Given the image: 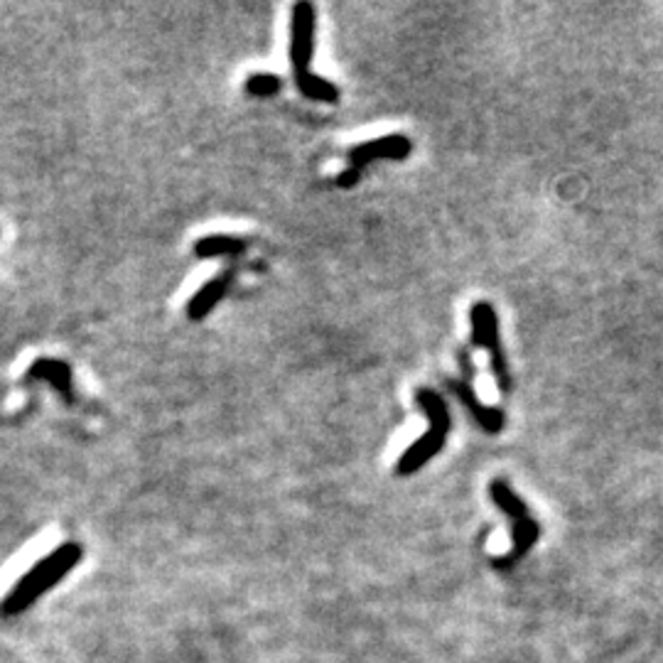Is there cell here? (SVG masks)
<instances>
[{"label":"cell","instance_id":"cell-2","mask_svg":"<svg viewBox=\"0 0 663 663\" xmlns=\"http://www.w3.org/2000/svg\"><path fill=\"white\" fill-rule=\"evenodd\" d=\"M82 556H84V548L79 543L58 546L50 556L38 560V563L15 582V588L10 590L3 604H0V610H3V614L25 612L32 602L42 598L44 592L70 576V570L82 560Z\"/></svg>","mask_w":663,"mask_h":663},{"label":"cell","instance_id":"cell-9","mask_svg":"<svg viewBox=\"0 0 663 663\" xmlns=\"http://www.w3.org/2000/svg\"><path fill=\"white\" fill-rule=\"evenodd\" d=\"M28 376L48 381V384L52 389H58L64 398L72 396V369L70 364L62 362V359H50V356L38 359V362L30 366Z\"/></svg>","mask_w":663,"mask_h":663},{"label":"cell","instance_id":"cell-5","mask_svg":"<svg viewBox=\"0 0 663 663\" xmlns=\"http://www.w3.org/2000/svg\"><path fill=\"white\" fill-rule=\"evenodd\" d=\"M469 324H472V344L481 346V350L487 352L494 381H497L501 393H509L514 384H511V371H509L507 354H504V346H501L497 310H494L485 300L475 302L469 310Z\"/></svg>","mask_w":663,"mask_h":663},{"label":"cell","instance_id":"cell-3","mask_svg":"<svg viewBox=\"0 0 663 663\" xmlns=\"http://www.w3.org/2000/svg\"><path fill=\"white\" fill-rule=\"evenodd\" d=\"M415 403L428 418V431L423 437H418L413 445H408L406 453L398 457L396 472L401 477H408L413 472H418L423 465H428L431 459L441 453L447 443L449 428H453V418H449L447 403L441 393L433 389H418L415 391Z\"/></svg>","mask_w":663,"mask_h":663},{"label":"cell","instance_id":"cell-4","mask_svg":"<svg viewBox=\"0 0 663 663\" xmlns=\"http://www.w3.org/2000/svg\"><path fill=\"white\" fill-rule=\"evenodd\" d=\"M489 497L504 514L509 516V521L514 524V531H511L514 548L504 558L494 560L497 568L509 570V568H514L516 563H519V560L528 553V550L536 546L538 538H541V526H538V521L533 519L531 511H528V507H526L519 494H516L504 479H494L491 481Z\"/></svg>","mask_w":663,"mask_h":663},{"label":"cell","instance_id":"cell-11","mask_svg":"<svg viewBox=\"0 0 663 663\" xmlns=\"http://www.w3.org/2000/svg\"><path fill=\"white\" fill-rule=\"evenodd\" d=\"M246 92L251 96H273L280 92V76L268 74V72H258L246 79Z\"/></svg>","mask_w":663,"mask_h":663},{"label":"cell","instance_id":"cell-7","mask_svg":"<svg viewBox=\"0 0 663 663\" xmlns=\"http://www.w3.org/2000/svg\"><path fill=\"white\" fill-rule=\"evenodd\" d=\"M447 389L455 393L459 403H463V406L469 411L472 418L479 423L481 431L489 435H497L504 431V425H507V415H504V411L497 406H485V403L475 396V386L465 384L463 379H447Z\"/></svg>","mask_w":663,"mask_h":663},{"label":"cell","instance_id":"cell-10","mask_svg":"<svg viewBox=\"0 0 663 663\" xmlns=\"http://www.w3.org/2000/svg\"><path fill=\"white\" fill-rule=\"evenodd\" d=\"M244 251H246V241L231 234H209L195 244L197 258H205V261H211V258L239 256Z\"/></svg>","mask_w":663,"mask_h":663},{"label":"cell","instance_id":"cell-8","mask_svg":"<svg viewBox=\"0 0 663 663\" xmlns=\"http://www.w3.org/2000/svg\"><path fill=\"white\" fill-rule=\"evenodd\" d=\"M231 283H234V271H221L219 276L207 280V283L201 286L193 298H189V302H187V318L193 320V322L205 320L207 314L211 310H215L219 305V302L224 300V296L229 293Z\"/></svg>","mask_w":663,"mask_h":663},{"label":"cell","instance_id":"cell-1","mask_svg":"<svg viewBox=\"0 0 663 663\" xmlns=\"http://www.w3.org/2000/svg\"><path fill=\"white\" fill-rule=\"evenodd\" d=\"M314 28H318L314 6L308 3V0L296 3L293 10H290V64H293L296 84L305 99L336 104L340 101V89L328 82V79L310 72L314 54Z\"/></svg>","mask_w":663,"mask_h":663},{"label":"cell","instance_id":"cell-6","mask_svg":"<svg viewBox=\"0 0 663 663\" xmlns=\"http://www.w3.org/2000/svg\"><path fill=\"white\" fill-rule=\"evenodd\" d=\"M413 151L411 138L403 136V133H391V136L369 141L362 145H354L350 151V167L336 177V187L350 189L359 183V175H362L364 167L374 160H406Z\"/></svg>","mask_w":663,"mask_h":663},{"label":"cell","instance_id":"cell-12","mask_svg":"<svg viewBox=\"0 0 663 663\" xmlns=\"http://www.w3.org/2000/svg\"><path fill=\"white\" fill-rule=\"evenodd\" d=\"M457 362H459V369H463V381L469 386H475V362H472V354L467 350H459L457 352Z\"/></svg>","mask_w":663,"mask_h":663}]
</instances>
